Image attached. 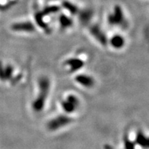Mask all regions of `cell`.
Masks as SVG:
<instances>
[{
  "mask_svg": "<svg viewBox=\"0 0 149 149\" xmlns=\"http://www.w3.org/2000/svg\"><path fill=\"white\" fill-rule=\"evenodd\" d=\"M0 79L1 81L5 80V75H4V68H3L2 63L0 61Z\"/></svg>",
  "mask_w": 149,
  "mask_h": 149,
  "instance_id": "30bf717a",
  "label": "cell"
},
{
  "mask_svg": "<svg viewBox=\"0 0 149 149\" xmlns=\"http://www.w3.org/2000/svg\"><path fill=\"white\" fill-rule=\"evenodd\" d=\"M72 122V119L66 115H61L53 119L48 123V128L51 131H55L66 126Z\"/></svg>",
  "mask_w": 149,
  "mask_h": 149,
  "instance_id": "7a4b0ae2",
  "label": "cell"
},
{
  "mask_svg": "<svg viewBox=\"0 0 149 149\" xmlns=\"http://www.w3.org/2000/svg\"><path fill=\"white\" fill-rule=\"evenodd\" d=\"M39 91L38 95L33 102V109L39 113L44 109L50 91V81L46 77H41L38 82Z\"/></svg>",
  "mask_w": 149,
  "mask_h": 149,
  "instance_id": "6da1fadb",
  "label": "cell"
},
{
  "mask_svg": "<svg viewBox=\"0 0 149 149\" xmlns=\"http://www.w3.org/2000/svg\"><path fill=\"white\" fill-rule=\"evenodd\" d=\"M13 73V67L8 65L4 68V75H5V80H8L12 77Z\"/></svg>",
  "mask_w": 149,
  "mask_h": 149,
  "instance_id": "ba28073f",
  "label": "cell"
},
{
  "mask_svg": "<svg viewBox=\"0 0 149 149\" xmlns=\"http://www.w3.org/2000/svg\"><path fill=\"white\" fill-rule=\"evenodd\" d=\"M75 81L80 85L86 88H91L95 84V81L93 77L86 74H79L75 77Z\"/></svg>",
  "mask_w": 149,
  "mask_h": 149,
  "instance_id": "277c9868",
  "label": "cell"
},
{
  "mask_svg": "<svg viewBox=\"0 0 149 149\" xmlns=\"http://www.w3.org/2000/svg\"><path fill=\"white\" fill-rule=\"evenodd\" d=\"M111 45L115 48H120L124 45V40L122 37L115 36L111 40Z\"/></svg>",
  "mask_w": 149,
  "mask_h": 149,
  "instance_id": "52a82bcc",
  "label": "cell"
},
{
  "mask_svg": "<svg viewBox=\"0 0 149 149\" xmlns=\"http://www.w3.org/2000/svg\"><path fill=\"white\" fill-rule=\"evenodd\" d=\"M124 146L125 149H135V144L126 138L124 140Z\"/></svg>",
  "mask_w": 149,
  "mask_h": 149,
  "instance_id": "9c48e42d",
  "label": "cell"
},
{
  "mask_svg": "<svg viewBox=\"0 0 149 149\" xmlns=\"http://www.w3.org/2000/svg\"><path fill=\"white\" fill-rule=\"evenodd\" d=\"M63 109L68 113H73L79 106V100L74 95H69L61 103Z\"/></svg>",
  "mask_w": 149,
  "mask_h": 149,
  "instance_id": "3957f363",
  "label": "cell"
},
{
  "mask_svg": "<svg viewBox=\"0 0 149 149\" xmlns=\"http://www.w3.org/2000/svg\"><path fill=\"white\" fill-rule=\"evenodd\" d=\"M136 143L143 148H147L148 146V140L141 132H139L136 136Z\"/></svg>",
  "mask_w": 149,
  "mask_h": 149,
  "instance_id": "8992f818",
  "label": "cell"
},
{
  "mask_svg": "<svg viewBox=\"0 0 149 149\" xmlns=\"http://www.w3.org/2000/svg\"><path fill=\"white\" fill-rule=\"evenodd\" d=\"M66 64L67 66H69L70 72H74L81 69L84 66V62L82 60H81V59L72 58L67 60Z\"/></svg>",
  "mask_w": 149,
  "mask_h": 149,
  "instance_id": "5b68a950",
  "label": "cell"
}]
</instances>
